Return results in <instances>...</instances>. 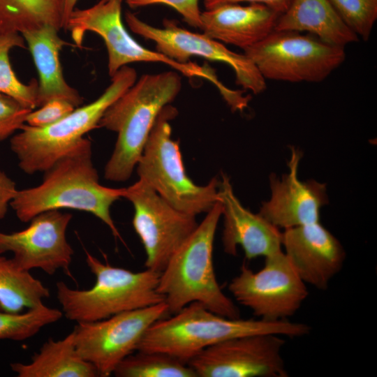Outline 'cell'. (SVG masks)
Segmentation results:
<instances>
[{"instance_id":"52a82bcc","label":"cell","mask_w":377,"mask_h":377,"mask_svg":"<svg viewBox=\"0 0 377 377\" xmlns=\"http://www.w3.org/2000/svg\"><path fill=\"white\" fill-rule=\"evenodd\" d=\"M177 110L164 107L158 114L136 165L139 179L177 209L196 216L208 212L218 201L220 181L195 184L186 175L179 142L172 139L170 121Z\"/></svg>"},{"instance_id":"9c48e42d","label":"cell","mask_w":377,"mask_h":377,"mask_svg":"<svg viewBox=\"0 0 377 377\" xmlns=\"http://www.w3.org/2000/svg\"><path fill=\"white\" fill-rule=\"evenodd\" d=\"M265 80L320 82L346 60L345 47L296 31H272L243 50Z\"/></svg>"},{"instance_id":"277c9868","label":"cell","mask_w":377,"mask_h":377,"mask_svg":"<svg viewBox=\"0 0 377 377\" xmlns=\"http://www.w3.org/2000/svg\"><path fill=\"white\" fill-rule=\"evenodd\" d=\"M221 215L218 200L161 272L157 291L163 296L169 313L198 302L218 315L239 317L238 308L221 290L214 272V240Z\"/></svg>"},{"instance_id":"cb8c5ba5","label":"cell","mask_w":377,"mask_h":377,"mask_svg":"<svg viewBox=\"0 0 377 377\" xmlns=\"http://www.w3.org/2000/svg\"><path fill=\"white\" fill-rule=\"evenodd\" d=\"M49 289L29 272L19 268L13 258L0 256V310L20 313L43 304Z\"/></svg>"},{"instance_id":"8fae6325","label":"cell","mask_w":377,"mask_h":377,"mask_svg":"<svg viewBox=\"0 0 377 377\" xmlns=\"http://www.w3.org/2000/svg\"><path fill=\"white\" fill-rule=\"evenodd\" d=\"M168 313L163 302L96 321L77 323L72 331L76 350L96 368L99 376L108 377L136 350L147 330Z\"/></svg>"},{"instance_id":"7c38bea8","label":"cell","mask_w":377,"mask_h":377,"mask_svg":"<svg viewBox=\"0 0 377 377\" xmlns=\"http://www.w3.org/2000/svg\"><path fill=\"white\" fill-rule=\"evenodd\" d=\"M122 198L134 207L133 228L146 253V269L161 273L198 226L195 216L166 202L144 180L124 188Z\"/></svg>"},{"instance_id":"5b68a950","label":"cell","mask_w":377,"mask_h":377,"mask_svg":"<svg viewBox=\"0 0 377 377\" xmlns=\"http://www.w3.org/2000/svg\"><path fill=\"white\" fill-rule=\"evenodd\" d=\"M86 263L96 277L89 289L69 288L57 282V297L70 320L92 322L165 302L157 291L159 272L146 269L134 272L103 263L85 250Z\"/></svg>"},{"instance_id":"7402d4cb","label":"cell","mask_w":377,"mask_h":377,"mask_svg":"<svg viewBox=\"0 0 377 377\" xmlns=\"http://www.w3.org/2000/svg\"><path fill=\"white\" fill-rule=\"evenodd\" d=\"M18 377H96V368L78 354L71 332L60 340L49 339L31 362L10 364Z\"/></svg>"},{"instance_id":"ba28073f","label":"cell","mask_w":377,"mask_h":377,"mask_svg":"<svg viewBox=\"0 0 377 377\" xmlns=\"http://www.w3.org/2000/svg\"><path fill=\"white\" fill-rule=\"evenodd\" d=\"M124 0H99L91 7L74 9L66 23L77 47L82 48L84 35L96 33L105 42L108 51V74L112 77L121 67L134 62L163 63L189 77H201L212 82L223 98L232 94V89L223 84L209 67L193 62L182 64L164 54L152 51L137 42L126 29L121 19Z\"/></svg>"},{"instance_id":"5bb4252c","label":"cell","mask_w":377,"mask_h":377,"mask_svg":"<svg viewBox=\"0 0 377 377\" xmlns=\"http://www.w3.org/2000/svg\"><path fill=\"white\" fill-rule=\"evenodd\" d=\"M283 336L257 334L229 339L188 362L197 377H286Z\"/></svg>"},{"instance_id":"d6986e66","label":"cell","mask_w":377,"mask_h":377,"mask_svg":"<svg viewBox=\"0 0 377 377\" xmlns=\"http://www.w3.org/2000/svg\"><path fill=\"white\" fill-rule=\"evenodd\" d=\"M279 15L262 3H225L201 12L200 29L223 44L244 50L273 31Z\"/></svg>"},{"instance_id":"9a60e30c","label":"cell","mask_w":377,"mask_h":377,"mask_svg":"<svg viewBox=\"0 0 377 377\" xmlns=\"http://www.w3.org/2000/svg\"><path fill=\"white\" fill-rule=\"evenodd\" d=\"M72 214L52 209L29 221L27 228L10 233L0 231V255L12 253L21 269H40L53 275L59 269L73 279L70 265L74 251L66 239Z\"/></svg>"},{"instance_id":"4316f807","label":"cell","mask_w":377,"mask_h":377,"mask_svg":"<svg viewBox=\"0 0 377 377\" xmlns=\"http://www.w3.org/2000/svg\"><path fill=\"white\" fill-rule=\"evenodd\" d=\"M62 316L60 310L44 304L24 313L0 310V340H26L36 334L43 327L60 320Z\"/></svg>"},{"instance_id":"f546056e","label":"cell","mask_w":377,"mask_h":377,"mask_svg":"<svg viewBox=\"0 0 377 377\" xmlns=\"http://www.w3.org/2000/svg\"><path fill=\"white\" fill-rule=\"evenodd\" d=\"M133 9L147 6L163 4L175 10L191 27L200 29L201 12L199 0H125Z\"/></svg>"},{"instance_id":"ffe728a7","label":"cell","mask_w":377,"mask_h":377,"mask_svg":"<svg viewBox=\"0 0 377 377\" xmlns=\"http://www.w3.org/2000/svg\"><path fill=\"white\" fill-rule=\"evenodd\" d=\"M59 31L52 26L44 25L21 34L39 75L38 107L52 100L61 99L77 108L83 103V98L64 77L59 54L68 43L59 36Z\"/></svg>"},{"instance_id":"d4e9b609","label":"cell","mask_w":377,"mask_h":377,"mask_svg":"<svg viewBox=\"0 0 377 377\" xmlns=\"http://www.w3.org/2000/svg\"><path fill=\"white\" fill-rule=\"evenodd\" d=\"M125 357L113 374L118 377H197L180 360L161 352L136 350Z\"/></svg>"},{"instance_id":"4dcf8cb0","label":"cell","mask_w":377,"mask_h":377,"mask_svg":"<svg viewBox=\"0 0 377 377\" xmlns=\"http://www.w3.org/2000/svg\"><path fill=\"white\" fill-rule=\"evenodd\" d=\"M75 107L71 103L54 99L43 104L39 109L31 110L27 117L26 124L34 127H45L62 119Z\"/></svg>"},{"instance_id":"1f68e13d","label":"cell","mask_w":377,"mask_h":377,"mask_svg":"<svg viewBox=\"0 0 377 377\" xmlns=\"http://www.w3.org/2000/svg\"><path fill=\"white\" fill-rule=\"evenodd\" d=\"M17 190L15 182L3 171L0 170V219L6 215L8 206Z\"/></svg>"},{"instance_id":"484cf974","label":"cell","mask_w":377,"mask_h":377,"mask_svg":"<svg viewBox=\"0 0 377 377\" xmlns=\"http://www.w3.org/2000/svg\"><path fill=\"white\" fill-rule=\"evenodd\" d=\"M15 47H26L21 34H0V93L13 98L33 110L38 108V82L34 78L28 84H24L17 78L9 58L10 50Z\"/></svg>"},{"instance_id":"f1b7e54d","label":"cell","mask_w":377,"mask_h":377,"mask_svg":"<svg viewBox=\"0 0 377 377\" xmlns=\"http://www.w3.org/2000/svg\"><path fill=\"white\" fill-rule=\"evenodd\" d=\"M31 110L13 98L0 93V142L20 130Z\"/></svg>"},{"instance_id":"83f0119b","label":"cell","mask_w":377,"mask_h":377,"mask_svg":"<svg viewBox=\"0 0 377 377\" xmlns=\"http://www.w3.org/2000/svg\"><path fill=\"white\" fill-rule=\"evenodd\" d=\"M343 23L367 41L377 20V0H329Z\"/></svg>"},{"instance_id":"e0dca14e","label":"cell","mask_w":377,"mask_h":377,"mask_svg":"<svg viewBox=\"0 0 377 377\" xmlns=\"http://www.w3.org/2000/svg\"><path fill=\"white\" fill-rule=\"evenodd\" d=\"M302 153L292 147L289 172L279 179L269 177L272 195L263 202L259 214L276 228L284 229L320 221V209L328 203L326 184L313 179L301 182L298 167Z\"/></svg>"},{"instance_id":"2e32d148","label":"cell","mask_w":377,"mask_h":377,"mask_svg":"<svg viewBox=\"0 0 377 377\" xmlns=\"http://www.w3.org/2000/svg\"><path fill=\"white\" fill-rule=\"evenodd\" d=\"M281 244L299 277L320 290L327 289L346 259L341 242L320 221L285 229Z\"/></svg>"},{"instance_id":"44dd1931","label":"cell","mask_w":377,"mask_h":377,"mask_svg":"<svg viewBox=\"0 0 377 377\" xmlns=\"http://www.w3.org/2000/svg\"><path fill=\"white\" fill-rule=\"evenodd\" d=\"M274 30L306 32L342 47L360 40L341 20L329 0H292L279 15Z\"/></svg>"},{"instance_id":"7a4b0ae2","label":"cell","mask_w":377,"mask_h":377,"mask_svg":"<svg viewBox=\"0 0 377 377\" xmlns=\"http://www.w3.org/2000/svg\"><path fill=\"white\" fill-rule=\"evenodd\" d=\"M310 332L308 325L289 320L224 317L193 302L170 318L154 322L142 336L136 350L164 353L187 364L204 349L229 339L257 334L296 338Z\"/></svg>"},{"instance_id":"3957f363","label":"cell","mask_w":377,"mask_h":377,"mask_svg":"<svg viewBox=\"0 0 377 377\" xmlns=\"http://www.w3.org/2000/svg\"><path fill=\"white\" fill-rule=\"evenodd\" d=\"M182 86L176 71L142 75L108 108L98 128L117 133V140L104 168L107 180L124 182L131 177L158 114Z\"/></svg>"},{"instance_id":"d6a6232c","label":"cell","mask_w":377,"mask_h":377,"mask_svg":"<svg viewBox=\"0 0 377 377\" xmlns=\"http://www.w3.org/2000/svg\"><path fill=\"white\" fill-rule=\"evenodd\" d=\"M205 9L225 3H239L242 2L258 3L266 5L279 14L283 13L289 6L292 0H202Z\"/></svg>"},{"instance_id":"836d02e7","label":"cell","mask_w":377,"mask_h":377,"mask_svg":"<svg viewBox=\"0 0 377 377\" xmlns=\"http://www.w3.org/2000/svg\"><path fill=\"white\" fill-rule=\"evenodd\" d=\"M78 0H64V27L65 29L67 21L71 13L75 8V5L77 3Z\"/></svg>"},{"instance_id":"603a6c76","label":"cell","mask_w":377,"mask_h":377,"mask_svg":"<svg viewBox=\"0 0 377 377\" xmlns=\"http://www.w3.org/2000/svg\"><path fill=\"white\" fill-rule=\"evenodd\" d=\"M64 0H0V34L64 27Z\"/></svg>"},{"instance_id":"4fadbf2b","label":"cell","mask_w":377,"mask_h":377,"mask_svg":"<svg viewBox=\"0 0 377 377\" xmlns=\"http://www.w3.org/2000/svg\"><path fill=\"white\" fill-rule=\"evenodd\" d=\"M125 20L135 34L153 41L156 51L182 64L189 62L191 57L224 63L234 71L235 82L253 94L263 92L267 84L253 63L244 53L238 54L205 34L190 31L165 19L163 27H153L140 20L135 13L126 11Z\"/></svg>"},{"instance_id":"ac0fdd59","label":"cell","mask_w":377,"mask_h":377,"mask_svg":"<svg viewBox=\"0 0 377 377\" xmlns=\"http://www.w3.org/2000/svg\"><path fill=\"white\" fill-rule=\"evenodd\" d=\"M218 188V200L222 206L224 251L237 255L240 246L246 258L266 257L281 249L282 232L259 214L246 209L234 194L229 177L221 174Z\"/></svg>"},{"instance_id":"30bf717a","label":"cell","mask_w":377,"mask_h":377,"mask_svg":"<svg viewBox=\"0 0 377 377\" xmlns=\"http://www.w3.org/2000/svg\"><path fill=\"white\" fill-rule=\"evenodd\" d=\"M265 258L264 266L256 272L243 264L239 274L230 282L228 290L258 318L288 320L308 297L306 285L282 250Z\"/></svg>"},{"instance_id":"8992f818","label":"cell","mask_w":377,"mask_h":377,"mask_svg":"<svg viewBox=\"0 0 377 377\" xmlns=\"http://www.w3.org/2000/svg\"><path fill=\"white\" fill-rule=\"evenodd\" d=\"M137 80L136 71L121 67L111 83L93 102L74 109L66 117L45 127L24 124L10 140L19 168L26 174L44 172L78 145L89 131L98 128L105 110Z\"/></svg>"},{"instance_id":"6da1fadb","label":"cell","mask_w":377,"mask_h":377,"mask_svg":"<svg viewBox=\"0 0 377 377\" xmlns=\"http://www.w3.org/2000/svg\"><path fill=\"white\" fill-rule=\"evenodd\" d=\"M124 188L103 186L92 161L91 141L83 140L44 172L42 182L17 190L10 206L24 223L52 209H71L90 213L121 239L110 214L112 204L122 198Z\"/></svg>"}]
</instances>
